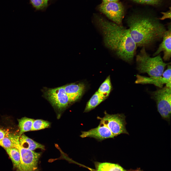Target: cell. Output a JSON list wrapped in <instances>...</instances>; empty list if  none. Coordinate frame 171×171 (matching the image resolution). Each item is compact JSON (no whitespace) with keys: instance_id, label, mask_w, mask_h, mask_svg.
Instances as JSON below:
<instances>
[{"instance_id":"2e32d148","label":"cell","mask_w":171,"mask_h":171,"mask_svg":"<svg viewBox=\"0 0 171 171\" xmlns=\"http://www.w3.org/2000/svg\"><path fill=\"white\" fill-rule=\"evenodd\" d=\"M96 171H126L119 165L109 162L97 163Z\"/></svg>"},{"instance_id":"e0dca14e","label":"cell","mask_w":171,"mask_h":171,"mask_svg":"<svg viewBox=\"0 0 171 171\" xmlns=\"http://www.w3.org/2000/svg\"><path fill=\"white\" fill-rule=\"evenodd\" d=\"M34 119L24 117L18 120L20 129L19 136L24 133L31 131Z\"/></svg>"},{"instance_id":"3957f363","label":"cell","mask_w":171,"mask_h":171,"mask_svg":"<svg viewBox=\"0 0 171 171\" xmlns=\"http://www.w3.org/2000/svg\"><path fill=\"white\" fill-rule=\"evenodd\" d=\"M154 57H151L145 48L142 47L136 56V69L139 73H147L150 76H162L165 67L171 63L164 62L160 54Z\"/></svg>"},{"instance_id":"5bb4252c","label":"cell","mask_w":171,"mask_h":171,"mask_svg":"<svg viewBox=\"0 0 171 171\" xmlns=\"http://www.w3.org/2000/svg\"><path fill=\"white\" fill-rule=\"evenodd\" d=\"M106 99V98L96 91L87 102L84 112H88L94 109Z\"/></svg>"},{"instance_id":"6da1fadb","label":"cell","mask_w":171,"mask_h":171,"mask_svg":"<svg viewBox=\"0 0 171 171\" xmlns=\"http://www.w3.org/2000/svg\"><path fill=\"white\" fill-rule=\"evenodd\" d=\"M96 18L97 24L102 33L106 46L114 51L122 60L131 63L135 55L137 46L128 29L108 21L101 17Z\"/></svg>"},{"instance_id":"7402d4cb","label":"cell","mask_w":171,"mask_h":171,"mask_svg":"<svg viewBox=\"0 0 171 171\" xmlns=\"http://www.w3.org/2000/svg\"><path fill=\"white\" fill-rule=\"evenodd\" d=\"M136 3L154 5H157L161 4L162 0H132Z\"/></svg>"},{"instance_id":"30bf717a","label":"cell","mask_w":171,"mask_h":171,"mask_svg":"<svg viewBox=\"0 0 171 171\" xmlns=\"http://www.w3.org/2000/svg\"><path fill=\"white\" fill-rule=\"evenodd\" d=\"M171 27L170 23L168 25V29L163 37L162 43L153 55V56H156L159 54L161 52H163V59L165 61H169L171 57Z\"/></svg>"},{"instance_id":"d4e9b609","label":"cell","mask_w":171,"mask_h":171,"mask_svg":"<svg viewBox=\"0 0 171 171\" xmlns=\"http://www.w3.org/2000/svg\"><path fill=\"white\" fill-rule=\"evenodd\" d=\"M119 0H102L103 2H118Z\"/></svg>"},{"instance_id":"7a4b0ae2","label":"cell","mask_w":171,"mask_h":171,"mask_svg":"<svg viewBox=\"0 0 171 171\" xmlns=\"http://www.w3.org/2000/svg\"><path fill=\"white\" fill-rule=\"evenodd\" d=\"M127 22L131 36L137 47L152 45L162 39L166 30L156 17L150 15L133 14Z\"/></svg>"},{"instance_id":"7c38bea8","label":"cell","mask_w":171,"mask_h":171,"mask_svg":"<svg viewBox=\"0 0 171 171\" xmlns=\"http://www.w3.org/2000/svg\"><path fill=\"white\" fill-rule=\"evenodd\" d=\"M136 77L137 79L135 82L136 84H153L160 88H162L163 85L166 84V86L171 88V80L162 76L149 77L137 75Z\"/></svg>"},{"instance_id":"277c9868","label":"cell","mask_w":171,"mask_h":171,"mask_svg":"<svg viewBox=\"0 0 171 171\" xmlns=\"http://www.w3.org/2000/svg\"><path fill=\"white\" fill-rule=\"evenodd\" d=\"M7 137L10 140L14 147L19 152L21 171H38V163L41 153L36 152L21 147L19 142V135L8 134Z\"/></svg>"},{"instance_id":"cb8c5ba5","label":"cell","mask_w":171,"mask_h":171,"mask_svg":"<svg viewBox=\"0 0 171 171\" xmlns=\"http://www.w3.org/2000/svg\"><path fill=\"white\" fill-rule=\"evenodd\" d=\"M6 133L4 130L0 129V140L6 137Z\"/></svg>"},{"instance_id":"603a6c76","label":"cell","mask_w":171,"mask_h":171,"mask_svg":"<svg viewBox=\"0 0 171 171\" xmlns=\"http://www.w3.org/2000/svg\"><path fill=\"white\" fill-rule=\"evenodd\" d=\"M162 14L163 15L162 17L160 18L161 20H163L166 18L171 19V8L170 7V10L166 12H162Z\"/></svg>"},{"instance_id":"8fae6325","label":"cell","mask_w":171,"mask_h":171,"mask_svg":"<svg viewBox=\"0 0 171 171\" xmlns=\"http://www.w3.org/2000/svg\"><path fill=\"white\" fill-rule=\"evenodd\" d=\"M63 86L69 103L74 102L80 98L85 89V86L82 83H71Z\"/></svg>"},{"instance_id":"ac0fdd59","label":"cell","mask_w":171,"mask_h":171,"mask_svg":"<svg viewBox=\"0 0 171 171\" xmlns=\"http://www.w3.org/2000/svg\"><path fill=\"white\" fill-rule=\"evenodd\" d=\"M111 88L110 78L109 76L101 85L97 91L106 98L109 96Z\"/></svg>"},{"instance_id":"8992f818","label":"cell","mask_w":171,"mask_h":171,"mask_svg":"<svg viewBox=\"0 0 171 171\" xmlns=\"http://www.w3.org/2000/svg\"><path fill=\"white\" fill-rule=\"evenodd\" d=\"M104 115L102 117H98L97 119L100 120V123L107 127L111 131L114 137L122 134L129 135L126 128L127 123L126 116L124 114H109L106 111Z\"/></svg>"},{"instance_id":"9c48e42d","label":"cell","mask_w":171,"mask_h":171,"mask_svg":"<svg viewBox=\"0 0 171 171\" xmlns=\"http://www.w3.org/2000/svg\"><path fill=\"white\" fill-rule=\"evenodd\" d=\"M80 137L94 138L99 141L109 138H114V136L106 126L100 123L98 126L86 131H81Z\"/></svg>"},{"instance_id":"d6986e66","label":"cell","mask_w":171,"mask_h":171,"mask_svg":"<svg viewBox=\"0 0 171 171\" xmlns=\"http://www.w3.org/2000/svg\"><path fill=\"white\" fill-rule=\"evenodd\" d=\"M51 125L49 122L42 119L34 120L31 131H35L49 127Z\"/></svg>"},{"instance_id":"4fadbf2b","label":"cell","mask_w":171,"mask_h":171,"mask_svg":"<svg viewBox=\"0 0 171 171\" xmlns=\"http://www.w3.org/2000/svg\"><path fill=\"white\" fill-rule=\"evenodd\" d=\"M19 141L21 147L31 150L33 151L37 148L44 149L43 145L35 141L24 134L19 137Z\"/></svg>"},{"instance_id":"ba28073f","label":"cell","mask_w":171,"mask_h":171,"mask_svg":"<svg viewBox=\"0 0 171 171\" xmlns=\"http://www.w3.org/2000/svg\"><path fill=\"white\" fill-rule=\"evenodd\" d=\"M45 94L52 105L59 110L65 108L69 103L63 86L48 89Z\"/></svg>"},{"instance_id":"52a82bcc","label":"cell","mask_w":171,"mask_h":171,"mask_svg":"<svg viewBox=\"0 0 171 171\" xmlns=\"http://www.w3.org/2000/svg\"><path fill=\"white\" fill-rule=\"evenodd\" d=\"M99 11L116 24L122 25L124 14V6L118 2H102L98 6Z\"/></svg>"},{"instance_id":"5b68a950","label":"cell","mask_w":171,"mask_h":171,"mask_svg":"<svg viewBox=\"0 0 171 171\" xmlns=\"http://www.w3.org/2000/svg\"><path fill=\"white\" fill-rule=\"evenodd\" d=\"M152 99L155 101L157 111L162 119L170 124L171 113V88L166 86L151 92Z\"/></svg>"},{"instance_id":"9a60e30c","label":"cell","mask_w":171,"mask_h":171,"mask_svg":"<svg viewBox=\"0 0 171 171\" xmlns=\"http://www.w3.org/2000/svg\"><path fill=\"white\" fill-rule=\"evenodd\" d=\"M18 171H21L20 156L18 150L15 147L5 149Z\"/></svg>"},{"instance_id":"484cf974","label":"cell","mask_w":171,"mask_h":171,"mask_svg":"<svg viewBox=\"0 0 171 171\" xmlns=\"http://www.w3.org/2000/svg\"><path fill=\"white\" fill-rule=\"evenodd\" d=\"M134 171H141L139 169H137Z\"/></svg>"},{"instance_id":"44dd1931","label":"cell","mask_w":171,"mask_h":171,"mask_svg":"<svg viewBox=\"0 0 171 171\" xmlns=\"http://www.w3.org/2000/svg\"><path fill=\"white\" fill-rule=\"evenodd\" d=\"M0 146L4 149L14 147L10 140L6 136L0 140Z\"/></svg>"},{"instance_id":"ffe728a7","label":"cell","mask_w":171,"mask_h":171,"mask_svg":"<svg viewBox=\"0 0 171 171\" xmlns=\"http://www.w3.org/2000/svg\"><path fill=\"white\" fill-rule=\"evenodd\" d=\"M33 6L36 9L41 10L48 5L49 0H30Z\"/></svg>"}]
</instances>
